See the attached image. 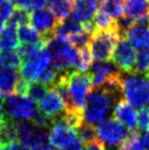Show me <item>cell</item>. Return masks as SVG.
<instances>
[{
	"label": "cell",
	"mask_w": 149,
	"mask_h": 150,
	"mask_svg": "<svg viewBox=\"0 0 149 150\" xmlns=\"http://www.w3.org/2000/svg\"><path fill=\"white\" fill-rule=\"evenodd\" d=\"M121 99H123L121 79L112 80L100 88H92L82 111L83 122L92 126L99 125L108 118Z\"/></svg>",
	"instance_id": "1"
},
{
	"label": "cell",
	"mask_w": 149,
	"mask_h": 150,
	"mask_svg": "<svg viewBox=\"0 0 149 150\" xmlns=\"http://www.w3.org/2000/svg\"><path fill=\"white\" fill-rule=\"evenodd\" d=\"M46 47L52 56L50 65L59 74L76 71L79 50L70 45L66 38L53 35L46 41Z\"/></svg>",
	"instance_id": "2"
},
{
	"label": "cell",
	"mask_w": 149,
	"mask_h": 150,
	"mask_svg": "<svg viewBox=\"0 0 149 150\" xmlns=\"http://www.w3.org/2000/svg\"><path fill=\"white\" fill-rule=\"evenodd\" d=\"M122 96L134 108H143L149 104V80L140 75L131 74L122 77Z\"/></svg>",
	"instance_id": "3"
},
{
	"label": "cell",
	"mask_w": 149,
	"mask_h": 150,
	"mask_svg": "<svg viewBox=\"0 0 149 150\" xmlns=\"http://www.w3.org/2000/svg\"><path fill=\"white\" fill-rule=\"evenodd\" d=\"M65 78H66L69 100H70L69 108L82 112L86 105L88 94L92 89L90 77L87 72L71 71V72H65Z\"/></svg>",
	"instance_id": "4"
},
{
	"label": "cell",
	"mask_w": 149,
	"mask_h": 150,
	"mask_svg": "<svg viewBox=\"0 0 149 150\" xmlns=\"http://www.w3.org/2000/svg\"><path fill=\"white\" fill-rule=\"evenodd\" d=\"M4 110L7 117L12 122H32L38 113L33 101L19 93L7 96Z\"/></svg>",
	"instance_id": "5"
},
{
	"label": "cell",
	"mask_w": 149,
	"mask_h": 150,
	"mask_svg": "<svg viewBox=\"0 0 149 150\" xmlns=\"http://www.w3.org/2000/svg\"><path fill=\"white\" fill-rule=\"evenodd\" d=\"M120 40L116 29L111 31H95L89 42V50L96 62L112 60L117 41Z\"/></svg>",
	"instance_id": "6"
},
{
	"label": "cell",
	"mask_w": 149,
	"mask_h": 150,
	"mask_svg": "<svg viewBox=\"0 0 149 150\" xmlns=\"http://www.w3.org/2000/svg\"><path fill=\"white\" fill-rule=\"evenodd\" d=\"M96 129V138L108 149H117L128 138L129 130L115 118H106Z\"/></svg>",
	"instance_id": "7"
},
{
	"label": "cell",
	"mask_w": 149,
	"mask_h": 150,
	"mask_svg": "<svg viewBox=\"0 0 149 150\" xmlns=\"http://www.w3.org/2000/svg\"><path fill=\"white\" fill-rule=\"evenodd\" d=\"M47 132V142L55 149L62 150L77 140V130L62 118L53 121Z\"/></svg>",
	"instance_id": "8"
},
{
	"label": "cell",
	"mask_w": 149,
	"mask_h": 150,
	"mask_svg": "<svg viewBox=\"0 0 149 150\" xmlns=\"http://www.w3.org/2000/svg\"><path fill=\"white\" fill-rule=\"evenodd\" d=\"M50 60H52L50 53L48 48L45 46L38 54L29 59H25L23 64H21V79H23L29 83L36 81L38 76L42 74V71L45 70L47 67H50Z\"/></svg>",
	"instance_id": "9"
},
{
	"label": "cell",
	"mask_w": 149,
	"mask_h": 150,
	"mask_svg": "<svg viewBox=\"0 0 149 150\" xmlns=\"http://www.w3.org/2000/svg\"><path fill=\"white\" fill-rule=\"evenodd\" d=\"M30 22L46 43L48 38L55 35V30L60 21L48 8H42L30 14Z\"/></svg>",
	"instance_id": "10"
},
{
	"label": "cell",
	"mask_w": 149,
	"mask_h": 150,
	"mask_svg": "<svg viewBox=\"0 0 149 150\" xmlns=\"http://www.w3.org/2000/svg\"><path fill=\"white\" fill-rule=\"evenodd\" d=\"M87 74L90 77L92 88L102 87L112 79H115L123 75V72L112 60L92 63L90 68L88 69Z\"/></svg>",
	"instance_id": "11"
},
{
	"label": "cell",
	"mask_w": 149,
	"mask_h": 150,
	"mask_svg": "<svg viewBox=\"0 0 149 150\" xmlns=\"http://www.w3.org/2000/svg\"><path fill=\"white\" fill-rule=\"evenodd\" d=\"M136 56V50L129 43L125 38H120L116 43L112 59L123 74H133Z\"/></svg>",
	"instance_id": "12"
},
{
	"label": "cell",
	"mask_w": 149,
	"mask_h": 150,
	"mask_svg": "<svg viewBox=\"0 0 149 150\" xmlns=\"http://www.w3.org/2000/svg\"><path fill=\"white\" fill-rule=\"evenodd\" d=\"M66 108L65 102L53 88H50L38 101V111L52 121L60 118Z\"/></svg>",
	"instance_id": "13"
},
{
	"label": "cell",
	"mask_w": 149,
	"mask_h": 150,
	"mask_svg": "<svg viewBox=\"0 0 149 150\" xmlns=\"http://www.w3.org/2000/svg\"><path fill=\"white\" fill-rule=\"evenodd\" d=\"M124 38L135 50H149V23H132Z\"/></svg>",
	"instance_id": "14"
},
{
	"label": "cell",
	"mask_w": 149,
	"mask_h": 150,
	"mask_svg": "<svg viewBox=\"0 0 149 150\" xmlns=\"http://www.w3.org/2000/svg\"><path fill=\"white\" fill-rule=\"evenodd\" d=\"M113 116L129 132H135L137 127V113L135 108L124 99H121L113 108Z\"/></svg>",
	"instance_id": "15"
},
{
	"label": "cell",
	"mask_w": 149,
	"mask_h": 150,
	"mask_svg": "<svg viewBox=\"0 0 149 150\" xmlns=\"http://www.w3.org/2000/svg\"><path fill=\"white\" fill-rule=\"evenodd\" d=\"M123 17L134 23H149L148 0H124Z\"/></svg>",
	"instance_id": "16"
},
{
	"label": "cell",
	"mask_w": 149,
	"mask_h": 150,
	"mask_svg": "<svg viewBox=\"0 0 149 150\" xmlns=\"http://www.w3.org/2000/svg\"><path fill=\"white\" fill-rule=\"evenodd\" d=\"M99 10V0H74L71 18L81 24L90 23Z\"/></svg>",
	"instance_id": "17"
},
{
	"label": "cell",
	"mask_w": 149,
	"mask_h": 150,
	"mask_svg": "<svg viewBox=\"0 0 149 150\" xmlns=\"http://www.w3.org/2000/svg\"><path fill=\"white\" fill-rule=\"evenodd\" d=\"M21 77L17 69L12 68H1L0 69V93L12 94L16 92L17 86Z\"/></svg>",
	"instance_id": "18"
},
{
	"label": "cell",
	"mask_w": 149,
	"mask_h": 150,
	"mask_svg": "<svg viewBox=\"0 0 149 150\" xmlns=\"http://www.w3.org/2000/svg\"><path fill=\"white\" fill-rule=\"evenodd\" d=\"M19 46L17 28L6 24L0 31V52H12Z\"/></svg>",
	"instance_id": "19"
},
{
	"label": "cell",
	"mask_w": 149,
	"mask_h": 150,
	"mask_svg": "<svg viewBox=\"0 0 149 150\" xmlns=\"http://www.w3.org/2000/svg\"><path fill=\"white\" fill-rule=\"evenodd\" d=\"M46 6L59 21H62L71 14L74 0H45Z\"/></svg>",
	"instance_id": "20"
},
{
	"label": "cell",
	"mask_w": 149,
	"mask_h": 150,
	"mask_svg": "<svg viewBox=\"0 0 149 150\" xmlns=\"http://www.w3.org/2000/svg\"><path fill=\"white\" fill-rule=\"evenodd\" d=\"M82 31L83 26L81 23H79L72 18H67L58 23L57 28L55 30V35H57L59 38H67L74 34L80 33Z\"/></svg>",
	"instance_id": "21"
},
{
	"label": "cell",
	"mask_w": 149,
	"mask_h": 150,
	"mask_svg": "<svg viewBox=\"0 0 149 150\" xmlns=\"http://www.w3.org/2000/svg\"><path fill=\"white\" fill-rule=\"evenodd\" d=\"M17 33L19 42H21L22 44H35L41 41H44L36 30L28 23L18 26Z\"/></svg>",
	"instance_id": "22"
},
{
	"label": "cell",
	"mask_w": 149,
	"mask_h": 150,
	"mask_svg": "<svg viewBox=\"0 0 149 150\" xmlns=\"http://www.w3.org/2000/svg\"><path fill=\"white\" fill-rule=\"evenodd\" d=\"M92 24L95 31H111L116 29V20L111 18L101 9L98 10V12L92 19Z\"/></svg>",
	"instance_id": "23"
},
{
	"label": "cell",
	"mask_w": 149,
	"mask_h": 150,
	"mask_svg": "<svg viewBox=\"0 0 149 150\" xmlns=\"http://www.w3.org/2000/svg\"><path fill=\"white\" fill-rule=\"evenodd\" d=\"M101 10L114 20H118L124 14V0H104Z\"/></svg>",
	"instance_id": "24"
},
{
	"label": "cell",
	"mask_w": 149,
	"mask_h": 150,
	"mask_svg": "<svg viewBox=\"0 0 149 150\" xmlns=\"http://www.w3.org/2000/svg\"><path fill=\"white\" fill-rule=\"evenodd\" d=\"M46 46L45 41H41L35 44H22V45L18 46V55L20 56L21 59H29L31 57L35 56L38 54L44 47Z\"/></svg>",
	"instance_id": "25"
},
{
	"label": "cell",
	"mask_w": 149,
	"mask_h": 150,
	"mask_svg": "<svg viewBox=\"0 0 149 150\" xmlns=\"http://www.w3.org/2000/svg\"><path fill=\"white\" fill-rule=\"evenodd\" d=\"M20 56L14 52H0V69L1 68H12L18 69L21 66Z\"/></svg>",
	"instance_id": "26"
},
{
	"label": "cell",
	"mask_w": 149,
	"mask_h": 150,
	"mask_svg": "<svg viewBox=\"0 0 149 150\" xmlns=\"http://www.w3.org/2000/svg\"><path fill=\"white\" fill-rule=\"evenodd\" d=\"M48 89L50 88L46 84L42 83L40 81H33V82H30L28 86V90H26L25 96L29 99H31L33 102H38L42 99V96L47 92Z\"/></svg>",
	"instance_id": "27"
},
{
	"label": "cell",
	"mask_w": 149,
	"mask_h": 150,
	"mask_svg": "<svg viewBox=\"0 0 149 150\" xmlns=\"http://www.w3.org/2000/svg\"><path fill=\"white\" fill-rule=\"evenodd\" d=\"M77 137L82 144H87L96 139V129L94 126L89 125L83 122L77 129Z\"/></svg>",
	"instance_id": "28"
},
{
	"label": "cell",
	"mask_w": 149,
	"mask_h": 150,
	"mask_svg": "<svg viewBox=\"0 0 149 150\" xmlns=\"http://www.w3.org/2000/svg\"><path fill=\"white\" fill-rule=\"evenodd\" d=\"M149 70V50H143L136 56L133 74L134 75H143L147 74Z\"/></svg>",
	"instance_id": "29"
},
{
	"label": "cell",
	"mask_w": 149,
	"mask_h": 150,
	"mask_svg": "<svg viewBox=\"0 0 149 150\" xmlns=\"http://www.w3.org/2000/svg\"><path fill=\"white\" fill-rule=\"evenodd\" d=\"M30 21V12L26 11L24 9L20 8H14L13 13L11 14L10 19L8 20L7 24L16 26L18 29V26H20L22 24H26Z\"/></svg>",
	"instance_id": "30"
},
{
	"label": "cell",
	"mask_w": 149,
	"mask_h": 150,
	"mask_svg": "<svg viewBox=\"0 0 149 150\" xmlns=\"http://www.w3.org/2000/svg\"><path fill=\"white\" fill-rule=\"evenodd\" d=\"M92 34L88 33L83 30L82 32L77 34H74L69 38H67L66 40L68 41V43L72 45L74 47H76L77 50H81V48H84L89 45V42H90V38H91Z\"/></svg>",
	"instance_id": "31"
},
{
	"label": "cell",
	"mask_w": 149,
	"mask_h": 150,
	"mask_svg": "<svg viewBox=\"0 0 149 150\" xmlns=\"http://www.w3.org/2000/svg\"><path fill=\"white\" fill-rule=\"evenodd\" d=\"M59 76H60V74L55 70L53 67H47L45 70L42 71V74L38 76L36 81H40L42 83L46 84L48 88H52L56 83Z\"/></svg>",
	"instance_id": "32"
},
{
	"label": "cell",
	"mask_w": 149,
	"mask_h": 150,
	"mask_svg": "<svg viewBox=\"0 0 149 150\" xmlns=\"http://www.w3.org/2000/svg\"><path fill=\"white\" fill-rule=\"evenodd\" d=\"M117 150H144L139 142L138 133L133 132L128 136V138L117 148Z\"/></svg>",
	"instance_id": "33"
},
{
	"label": "cell",
	"mask_w": 149,
	"mask_h": 150,
	"mask_svg": "<svg viewBox=\"0 0 149 150\" xmlns=\"http://www.w3.org/2000/svg\"><path fill=\"white\" fill-rule=\"evenodd\" d=\"M137 127L141 133L149 132V108H139L137 113Z\"/></svg>",
	"instance_id": "34"
},
{
	"label": "cell",
	"mask_w": 149,
	"mask_h": 150,
	"mask_svg": "<svg viewBox=\"0 0 149 150\" xmlns=\"http://www.w3.org/2000/svg\"><path fill=\"white\" fill-rule=\"evenodd\" d=\"M13 10H14V7L9 2L8 0L0 7V31L4 29V25L7 24L8 20L13 13Z\"/></svg>",
	"instance_id": "35"
},
{
	"label": "cell",
	"mask_w": 149,
	"mask_h": 150,
	"mask_svg": "<svg viewBox=\"0 0 149 150\" xmlns=\"http://www.w3.org/2000/svg\"><path fill=\"white\" fill-rule=\"evenodd\" d=\"M46 1L45 0H26L25 4V10L29 12H33L35 10L45 8Z\"/></svg>",
	"instance_id": "36"
},
{
	"label": "cell",
	"mask_w": 149,
	"mask_h": 150,
	"mask_svg": "<svg viewBox=\"0 0 149 150\" xmlns=\"http://www.w3.org/2000/svg\"><path fill=\"white\" fill-rule=\"evenodd\" d=\"M83 150H108V149H106V147L104 146L102 142H100L98 139H95V140H92L90 142L84 144Z\"/></svg>",
	"instance_id": "37"
},
{
	"label": "cell",
	"mask_w": 149,
	"mask_h": 150,
	"mask_svg": "<svg viewBox=\"0 0 149 150\" xmlns=\"http://www.w3.org/2000/svg\"><path fill=\"white\" fill-rule=\"evenodd\" d=\"M21 149H22V145L18 140L0 145V150H21Z\"/></svg>",
	"instance_id": "38"
},
{
	"label": "cell",
	"mask_w": 149,
	"mask_h": 150,
	"mask_svg": "<svg viewBox=\"0 0 149 150\" xmlns=\"http://www.w3.org/2000/svg\"><path fill=\"white\" fill-rule=\"evenodd\" d=\"M138 138H139V142L144 150H149V132L138 134Z\"/></svg>",
	"instance_id": "39"
},
{
	"label": "cell",
	"mask_w": 149,
	"mask_h": 150,
	"mask_svg": "<svg viewBox=\"0 0 149 150\" xmlns=\"http://www.w3.org/2000/svg\"><path fill=\"white\" fill-rule=\"evenodd\" d=\"M62 150H83V144L79 139H77L71 145H69L68 147H66V148H64Z\"/></svg>",
	"instance_id": "40"
},
{
	"label": "cell",
	"mask_w": 149,
	"mask_h": 150,
	"mask_svg": "<svg viewBox=\"0 0 149 150\" xmlns=\"http://www.w3.org/2000/svg\"><path fill=\"white\" fill-rule=\"evenodd\" d=\"M31 150H55V148H53L48 142H46V144H42V145L33 147L31 148Z\"/></svg>",
	"instance_id": "41"
},
{
	"label": "cell",
	"mask_w": 149,
	"mask_h": 150,
	"mask_svg": "<svg viewBox=\"0 0 149 150\" xmlns=\"http://www.w3.org/2000/svg\"><path fill=\"white\" fill-rule=\"evenodd\" d=\"M7 121H8V117H7L6 113H4V106H1V108H0V128L6 124Z\"/></svg>",
	"instance_id": "42"
},
{
	"label": "cell",
	"mask_w": 149,
	"mask_h": 150,
	"mask_svg": "<svg viewBox=\"0 0 149 150\" xmlns=\"http://www.w3.org/2000/svg\"><path fill=\"white\" fill-rule=\"evenodd\" d=\"M2 96H1V93H0V108H1V106H4V105H2Z\"/></svg>",
	"instance_id": "43"
},
{
	"label": "cell",
	"mask_w": 149,
	"mask_h": 150,
	"mask_svg": "<svg viewBox=\"0 0 149 150\" xmlns=\"http://www.w3.org/2000/svg\"><path fill=\"white\" fill-rule=\"evenodd\" d=\"M6 1H7V0H0V7H1V6H2L4 2H6Z\"/></svg>",
	"instance_id": "44"
},
{
	"label": "cell",
	"mask_w": 149,
	"mask_h": 150,
	"mask_svg": "<svg viewBox=\"0 0 149 150\" xmlns=\"http://www.w3.org/2000/svg\"><path fill=\"white\" fill-rule=\"evenodd\" d=\"M21 150H31V148H30V147H23Z\"/></svg>",
	"instance_id": "45"
},
{
	"label": "cell",
	"mask_w": 149,
	"mask_h": 150,
	"mask_svg": "<svg viewBox=\"0 0 149 150\" xmlns=\"http://www.w3.org/2000/svg\"><path fill=\"white\" fill-rule=\"evenodd\" d=\"M146 75H147V78H148V80H149V70L147 71V74H146Z\"/></svg>",
	"instance_id": "46"
},
{
	"label": "cell",
	"mask_w": 149,
	"mask_h": 150,
	"mask_svg": "<svg viewBox=\"0 0 149 150\" xmlns=\"http://www.w3.org/2000/svg\"><path fill=\"white\" fill-rule=\"evenodd\" d=\"M99 1H104V0H99Z\"/></svg>",
	"instance_id": "47"
},
{
	"label": "cell",
	"mask_w": 149,
	"mask_h": 150,
	"mask_svg": "<svg viewBox=\"0 0 149 150\" xmlns=\"http://www.w3.org/2000/svg\"><path fill=\"white\" fill-rule=\"evenodd\" d=\"M148 1H149V0H148Z\"/></svg>",
	"instance_id": "48"
}]
</instances>
